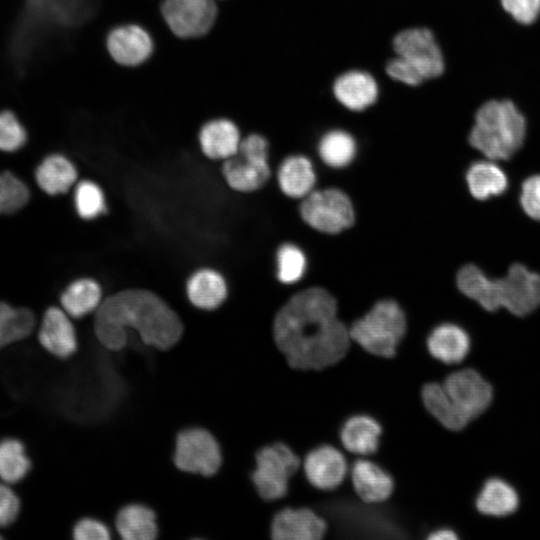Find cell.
Returning a JSON list of instances; mask_svg holds the SVG:
<instances>
[{
    "label": "cell",
    "instance_id": "cell-6",
    "mask_svg": "<svg viewBox=\"0 0 540 540\" xmlns=\"http://www.w3.org/2000/svg\"><path fill=\"white\" fill-rule=\"evenodd\" d=\"M396 57L387 66V74L394 80L417 86L440 76L444 70L442 51L433 33L427 28H409L393 39Z\"/></svg>",
    "mask_w": 540,
    "mask_h": 540
},
{
    "label": "cell",
    "instance_id": "cell-29",
    "mask_svg": "<svg viewBox=\"0 0 540 540\" xmlns=\"http://www.w3.org/2000/svg\"><path fill=\"white\" fill-rule=\"evenodd\" d=\"M116 528L125 540H153L158 532L155 513L139 504L125 506L118 512Z\"/></svg>",
    "mask_w": 540,
    "mask_h": 540
},
{
    "label": "cell",
    "instance_id": "cell-8",
    "mask_svg": "<svg viewBox=\"0 0 540 540\" xmlns=\"http://www.w3.org/2000/svg\"><path fill=\"white\" fill-rule=\"evenodd\" d=\"M222 173L227 184L239 192L261 188L270 177L268 142L260 134L242 138L238 151L224 160Z\"/></svg>",
    "mask_w": 540,
    "mask_h": 540
},
{
    "label": "cell",
    "instance_id": "cell-39",
    "mask_svg": "<svg viewBox=\"0 0 540 540\" xmlns=\"http://www.w3.org/2000/svg\"><path fill=\"white\" fill-rule=\"evenodd\" d=\"M505 12L516 22L529 25L540 15V0H500Z\"/></svg>",
    "mask_w": 540,
    "mask_h": 540
},
{
    "label": "cell",
    "instance_id": "cell-14",
    "mask_svg": "<svg viewBox=\"0 0 540 540\" xmlns=\"http://www.w3.org/2000/svg\"><path fill=\"white\" fill-rule=\"evenodd\" d=\"M442 385L454 406L468 421L481 415L492 402V386L472 368L452 372Z\"/></svg>",
    "mask_w": 540,
    "mask_h": 540
},
{
    "label": "cell",
    "instance_id": "cell-32",
    "mask_svg": "<svg viewBox=\"0 0 540 540\" xmlns=\"http://www.w3.org/2000/svg\"><path fill=\"white\" fill-rule=\"evenodd\" d=\"M36 319L28 308H17L0 301V350L32 334Z\"/></svg>",
    "mask_w": 540,
    "mask_h": 540
},
{
    "label": "cell",
    "instance_id": "cell-24",
    "mask_svg": "<svg viewBox=\"0 0 540 540\" xmlns=\"http://www.w3.org/2000/svg\"><path fill=\"white\" fill-rule=\"evenodd\" d=\"M315 182L313 165L305 156H289L278 169L279 187L288 197L303 199L313 191Z\"/></svg>",
    "mask_w": 540,
    "mask_h": 540
},
{
    "label": "cell",
    "instance_id": "cell-16",
    "mask_svg": "<svg viewBox=\"0 0 540 540\" xmlns=\"http://www.w3.org/2000/svg\"><path fill=\"white\" fill-rule=\"evenodd\" d=\"M327 530L325 520L310 508H284L271 522L275 540H319Z\"/></svg>",
    "mask_w": 540,
    "mask_h": 540
},
{
    "label": "cell",
    "instance_id": "cell-20",
    "mask_svg": "<svg viewBox=\"0 0 540 540\" xmlns=\"http://www.w3.org/2000/svg\"><path fill=\"white\" fill-rule=\"evenodd\" d=\"M430 355L445 364L462 362L470 351L468 333L459 325L443 323L436 326L427 338Z\"/></svg>",
    "mask_w": 540,
    "mask_h": 540
},
{
    "label": "cell",
    "instance_id": "cell-1",
    "mask_svg": "<svg viewBox=\"0 0 540 540\" xmlns=\"http://www.w3.org/2000/svg\"><path fill=\"white\" fill-rule=\"evenodd\" d=\"M273 335L288 364L319 370L348 352L350 333L338 318L337 302L325 289L311 287L293 295L278 311Z\"/></svg>",
    "mask_w": 540,
    "mask_h": 540
},
{
    "label": "cell",
    "instance_id": "cell-36",
    "mask_svg": "<svg viewBox=\"0 0 540 540\" xmlns=\"http://www.w3.org/2000/svg\"><path fill=\"white\" fill-rule=\"evenodd\" d=\"M75 207L78 215L91 220L105 212V198L101 188L94 182L85 180L75 188Z\"/></svg>",
    "mask_w": 540,
    "mask_h": 540
},
{
    "label": "cell",
    "instance_id": "cell-37",
    "mask_svg": "<svg viewBox=\"0 0 540 540\" xmlns=\"http://www.w3.org/2000/svg\"><path fill=\"white\" fill-rule=\"evenodd\" d=\"M27 142V132L18 117L10 110L0 111V150L14 152Z\"/></svg>",
    "mask_w": 540,
    "mask_h": 540
},
{
    "label": "cell",
    "instance_id": "cell-30",
    "mask_svg": "<svg viewBox=\"0 0 540 540\" xmlns=\"http://www.w3.org/2000/svg\"><path fill=\"white\" fill-rule=\"evenodd\" d=\"M421 397L428 412L445 428L459 431L468 424L469 421L454 406L442 384H425Z\"/></svg>",
    "mask_w": 540,
    "mask_h": 540
},
{
    "label": "cell",
    "instance_id": "cell-44",
    "mask_svg": "<svg viewBox=\"0 0 540 540\" xmlns=\"http://www.w3.org/2000/svg\"><path fill=\"white\" fill-rule=\"evenodd\" d=\"M218 1H221V0H218Z\"/></svg>",
    "mask_w": 540,
    "mask_h": 540
},
{
    "label": "cell",
    "instance_id": "cell-17",
    "mask_svg": "<svg viewBox=\"0 0 540 540\" xmlns=\"http://www.w3.org/2000/svg\"><path fill=\"white\" fill-rule=\"evenodd\" d=\"M197 137L202 153L213 160H226L233 156L242 140L239 127L226 116L205 120Z\"/></svg>",
    "mask_w": 540,
    "mask_h": 540
},
{
    "label": "cell",
    "instance_id": "cell-9",
    "mask_svg": "<svg viewBox=\"0 0 540 540\" xmlns=\"http://www.w3.org/2000/svg\"><path fill=\"white\" fill-rule=\"evenodd\" d=\"M255 462L252 481L258 494L268 501L284 497L288 492L289 479L300 465L295 452L284 443H274L262 447Z\"/></svg>",
    "mask_w": 540,
    "mask_h": 540
},
{
    "label": "cell",
    "instance_id": "cell-3",
    "mask_svg": "<svg viewBox=\"0 0 540 540\" xmlns=\"http://www.w3.org/2000/svg\"><path fill=\"white\" fill-rule=\"evenodd\" d=\"M130 329L139 334L145 345L167 350L180 340L183 324L155 293L128 289L102 301L95 312L94 331L105 348L116 352L126 346Z\"/></svg>",
    "mask_w": 540,
    "mask_h": 540
},
{
    "label": "cell",
    "instance_id": "cell-40",
    "mask_svg": "<svg viewBox=\"0 0 540 540\" xmlns=\"http://www.w3.org/2000/svg\"><path fill=\"white\" fill-rule=\"evenodd\" d=\"M520 204L530 218L540 221V175L530 176L522 183Z\"/></svg>",
    "mask_w": 540,
    "mask_h": 540
},
{
    "label": "cell",
    "instance_id": "cell-43",
    "mask_svg": "<svg viewBox=\"0 0 540 540\" xmlns=\"http://www.w3.org/2000/svg\"><path fill=\"white\" fill-rule=\"evenodd\" d=\"M3 539V535L0 533V540Z\"/></svg>",
    "mask_w": 540,
    "mask_h": 540
},
{
    "label": "cell",
    "instance_id": "cell-23",
    "mask_svg": "<svg viewBox=\"0 0 540 540\" xmlns=\"http://www.w3.org/2000/svg\"><path fill=\"white\" fill-rule=\"evenodd\" d=\"M187 296L197 308L214 310L227 297V284L223 276L213 269H200L187 282Z\"/></svg>",
    "mask_w": 540,
    "mask_h": 540
},
{
    "label": "cell",
    "instance_id": "cell-18",
    "mask_svg": "<svg viewBox=\"0 0 540 540\" xmlns=\"http://www.w3.org/2000/svg\"><path fill=\"white\" fill-rule=\"evenodd\" d=\"M38 341L51 355L66 359L77 350V336L70 316L58 307L48 308L38 329Z\"/></svg>",
    "mask_w": 540,
    "mask_h": 540
},
{
    "label": "cell",
    "instance_id": "cell-34",
    "mask_svg": "<svg viewBox=\"0 0 540 540\" xmlns=\"http://www.w3.org/2000/svg\"><path fill=\"white\" fill-rule=\"evenodd\" d=\"M30 197L27 185L10 171L0 172V214H12L23 208Z\"/></svg>",
    "mask_w": 540,
    "mask_h": 540
},
{
    "label": "cell",
    "instance_id": "cell-41",
    "mask_svg": "<svg viewBox=\"0 0 540 540\" xmlns=\"http://www.w3.org/2000/svg\"><path fill=\"white\" fill-rule=\"evenodd\" d=\"M72 535L75 540H107L110 532L105 524L92 519L83 518L73 527Z\"/></svg>",
    "mask_w": 540,
    "mask_h": 540
},
{
    "label": "cell",
    "instance_id": "cell-42",
    "mask_svg": "<svg viewBox=\"0 0 540 540\" xmlns=\"http://www.w3.org/2000/svg\"><path fill=\"white\" fill-rule=\"evenodd\" d=\"M457 538L458 536L456 533L447 528L437 529L428 536V539L431 540H455Z\"/></svg>",
    "mask_w": 540,
    "mask_h": 540
},
{
    "label": "cell",
    "instance_id": "cell-13",
    "mask_svg": "<svg viewBox=\"0 0 540 540\" xmlns=\"http://www.w3.org/2000/svg\"><path fill=\"white\" fill-rule=\"evenodd\" d=\"M221 462L219 444L208 431L189 428L178 434L174 453V463L178 469L211 476L218 471Z\"/></svg>",
    "mask_w": 540,
    "mask_h": 540
},
{
    "label": "cell",
    "instance_id": "cell-22",
    "mask_svg": "<svg viewBox=\"0 0 540 540\" xmlns=\"http://www.w3.org/2000/svg\"><path fill=\"white\" fill-rule=\"evenodd\" d=\"M382 433L380 424L371 416L357 414L349 417L340 429L344 448L357 455L375 453Z\"/></svg>",
    "mask_w": 540,
    "mask_h": 540
},
{
    "label": "cell",
    "instance_id": "cell-25",
    "mask_svg": "<svg viewBox=\"0 0 540 540\" xmlns=\"http://www.w3.org/2000/svg\"><path fill=\"white\" fill-rule=\"evenodd\" d=\"M519 505L517 491L508 482L500 478L488 479L476 498L477 510L487 516H508Z\"/></svg>",
    "mask_w": 540,
    "mask_h": 540
},
{
    "label": "cell",
    "instance_id": "cell-12",
    "mask_svg": "<svg viewBox=\"0 0 540 540\" xmlns=\"http://www.w3.org/2000/svg\"><path fill=\"white\" fill-rule=\"evenodd\" d=\"M105 47L109 57L117 65L137 68L152 58L156 43L146 26L138 22H122L108 30Z\"/></svg>",
    "mask_w": 540,
    "mask_h": 540
},
{
    "label": "cell",
    "instance_id": "cell-31",
    "mask_svg": "<svg viewBox=\"0 0 540 540\" xmlns=\"http://www.w3.org/2000/svg\"><path fill=\"white\" fill-rule=\"evenodd\" d=\"M31 467V459L20 439L5 437L0 440V481L15 485L28 475Z\"/></svg>",
    "mask_w": 540,
    "mask_h": 540
},
{
    "label": "cell",
    "instance_id": "cell-33",
    "mask_svg": "<svg viewBox=\"0 0 540 540\" xmlns=\"http://www.w3.org/2000/svg\"><path fill=\"white\" fill-rule=\"evenodd\" d=\"M318 151L325 164L333 168H342L354 159L356 143L349 133L332 130L321 138Z\"/></svg>",
    "mask_w": 540,
    "mask_h": 540
},
{
    "label": "cell",
    "instance_id": "cell-5",
    "mask_svg": "<svg viewBox=\"0 0 540 540\" xmlns=\"http://www.w3.org/2000/svg\"><path fill=\"white\" fill-rule=\"evenodd\" d=\"M524 115L510 100H490L477 111L469 142L489 160H508L522 146Z\"/></svg>",
    "mask_w": 540,
    "mask_h": 540
},
{
    "label": "cell",
    "instance_id": "cell-10",
    "mask_svg": "<svg viewBox=\"0 0 540 540\" xmlns=\"http://www.w3.org/2000/svg\"><path fill=\"white\" fill-rule=\"evenodd\" d=\"M300 215L310 227L326 234H338L355 221L350 198L336 188L313 190L302 199Z\"/></svg>",
    "mask_w": 540,
    "mask_h": 540
},
{
    "label": "cell",
    "instance_id": "cell-2",
    "mask_svg": "<svg viewBox=\"0 0 540 540\" xmlns=\"http://www.w3.org/2000/svg\"><path fill=\"white\" fill-rule=\"evenodd\" d=\"M98 0H23L7 42V57L17 75L38 58L66 50L97 12Z\"/></svg>",
    "mask_w": 540,
    "mask_h": 540
},
{
    "label": "cell",
    "instance_id": "cell-28",
    "mask_svg": "<svg viewBox=\"0 0 540 540\" xmlns=\"http://www.w3.org/2000/svg\"><path fill=\"white\" fill-rule=\"evenodd\" d=\"M60 301L62 309L70 317H84L96 312L102 303L101 287L90 278L75 280L63 291Z\"/></svg>",
    "mask_w": 540,
    "mask_h": 540
},
{
    "label": "cell",
    "instance_id": "cell-27",
    "mask_svg": "<svg viewBox=\"0 0 540 540\" xmlns=\"http://www.w3.org/2000/svg\"><path fill=\"white\" fill-rule=\"evenodd\" d=\"M466 182L471 195L478 200L498 196L508 186L505 172L492 160L471 164L466 172Z\"/></svg>",
    "mask_w": 540,
    "mask_h": 540
},
{
    "label": "cell",
    "instance_id": "cell-26",
    "mask_svg": "<svg viewBox=\"0 0 540 540\" xmlns=\"http://www.w3.org/2000/svg\"><path fill=\"white\" fill-rule=\"evenodd\" d=\"M38 186L49 195L67 192L77 179L73 163L62 154L45 157L35 172Z\"/></svg>",
    "mask_w": 540,
    "mask_h": 540
},
{
    "label": "cell",
    "instance_id": "cell-21",
    "mask_svg": "<svg viewBox=\"0 0 540 540\" xmlns=\"http://www.w3.org/2000/svg\"><path fill=\"white\" fill-rule=\"evenodd\" d=\"M333 92L343 106L353 111H361L376 101L378 86L369 73L353 70L335 80Z\"/></svg>",
    "mask_w": 540,
    "mask_h": 540
},
{
    "label": "cell",
    "instance_id": "cell-11",
    "mask_svg": "<svg viewBox=\"0 0 540 540\" xmlns=\"http://www.w3.org/2000/svg\"><path fill=\"white\" fill-rule=\"evenodd\" d=\"M159 10L167 29L175 37L194 40L206 36L219 14L218 0H160Z\"/></svg>",
    "mask_w": 540,
    "mask_h": 540
},
{
    "label": "cell",
    "instance_id": "cell-38",
    "mask_svg": "<svg viewBox=\"0 0 540 540\" xmlns=\"http://www.w3.org/2000/svg\"><path fill=\"white\" fill-rule=\"evenodd\" d=\"M13 485L0 481V529L11 526L21 512V500Z\"/></svg>",
    "mask_w": 540,
    "mask_h": 540
},
{
    "label": "cell",
    "instance_id": "cell-4",
    "mask_svg": "<svg viewBox=\"0 0 540 540\" xmlns=\"http://www.w3.org/2000/svg\"><path fill=\"white\" fill-rule=\"evenodd\" d=\"M456 282L465 296L490 312L503 307L525 316L540 306V275L522 264H513L498 279H490L479 267L468 264L459 270Z\"/></svg>",
    "mask_w": 540,
    "mask_h": 540
},
{
    "label": "cell",
    "instance_id": "cell-7",
    "mask_svg": "<svg viewBox=\"0 0 540 540\" xmlns=\"http://www.w3.org/2000/svg\"><path fill=\"white\" fill-rule=\"evenodd\" d=\"M405 332V314L391 299L378 301L349 328L351 340L367 352L387 358L395 355Z\"/></svg>",
    "mask_w": 540,
    "mask_h": 540
},
{
    "label": "cell",
    "instance_id": "cell-15",
    "mask_svg": "<svg viewBox=\"0 0 540 540\" xmlns=\"http://www.w3.org/2000/svg\"><path fill=\"white\" fill-rule=\"evenodd\" d=\"M303 469L311 485L320 490H332L343 482L348 466L342 452L323 444L308 452Z\"/></svg>",
    "mask_w": 540,
    "mask_h": 540
},
{
    "label": "cell",
    "instance_id": "cell-19",
    "mask_svg": "<svg viewBox=\"0 0 540 540\" xmlns=\"http://www.w3.org/2000/svg\"><path fill=\"white\" fill-rule=\"evenodd\" d=\"M350 475L355 492L367 503L383 502L394 491L392 476L373 461L366 459L355 461Z\"/></svg>",
    "mask_w": 540,
    "mask_h": 540
},
{
    "label": "cell",
    "instance_id": "cell-35",
    "mask_svg": "<svg viewBox=\"0 0 540 540\" xmlns=\"http://www.w3.org/2000/svg\"><path fill=\"white\" fill-rule=\"evenodd\" d=\"M277 277L284 284L299 281L306 270V257L303 251L291 243L282 244L277 251Z\"/></svg>",
    "mask_w": 540,
    "mask_h": 540
}]
</instances>
